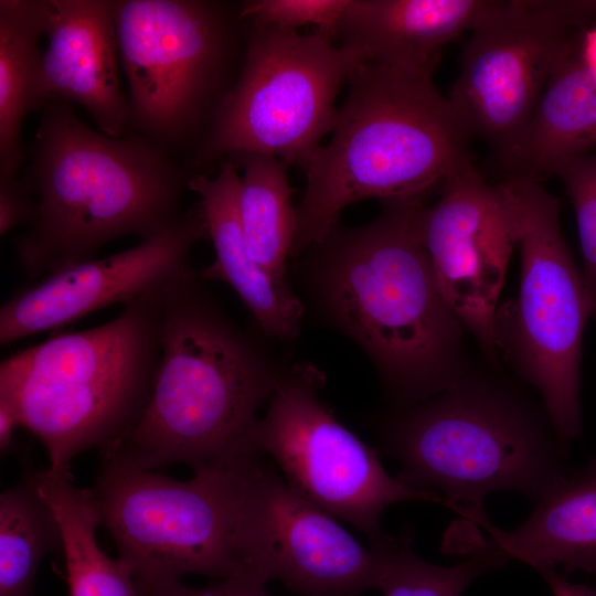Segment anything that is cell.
I'll return each instance as SVG.
<instances>
[{
  "instance_id": "603a6c76",
  "label": "cell",
  "mask_w": 596,
  "mask_h": 596,
  "mask_svg": "<svg viewBox=\"0 0 596 596\" xmlns=\"http://www.w3.org/2000/svg\"><path fill=\"white\" fill-rule=\"evenodd\" d=\"M238 170L240 219L247 249L255 263L284 292L294 294L287 263L297 228L288 164L263 153L232 157Z\"/></svg>"
},
{
  "instance_id": "f546056e",
  "label": "cell",
  "mask_w": 596,
  "mask_h": 596,
  "mask_svg": "<svg viewBox=\"0 0 596 596\" xmlns=\"http://www.w3.org/2000/svg\"><path fill=\"white\" fill-rule=\"evenodd\" d=\"M549 586L553 596H596V587L571 582L558 571H543L539 573Z\"/></svg>"
},
{
  "instance_id": "2e32d148",
  "label": "cell",
  "mask_w": 596,
  "mask_h": 596,
  "mask_svg": "<svg viewBox=\"0 0 596 596\" xmlns=\"http://www.w3.org/2000/svg\"><path fill=\"white\" fill-rule=\"evenodd\" d=\"M47 44L38 85L40 109L51 102L84 107L98 129L124 137L129 102L118 77L113 1L43 0Z\"/></svg>"
},
{
  "instance_id": "7402d4cb",
  "label": "cell",
  "mask_w": 596,
  "mask_h": 596,
  "mask_svg": "<svg viewBox=\"0 0 596 596\" xmlns=\"http://www.w3.org/2000/svg\"><path fill=\"white\" fill-rule=\"evenodd\" d=\"M32 475L60 528L70 596H138L127 563L110 558L97 543L100 521L91 490L76 487L71 473L43 469Z\"/></svg>"
},
{
  "instance_id": "ba28073f",
  "label": "cell",
  "mask_w": 596,
  "mask_h": 596,
  "mask_svg": "<svg viewBox=\"0 0 596 596\" xmlns=\"http://www.w3.org/2000/svg\"><path fill=\"white\" fill-rule=\"evenodd\" d=\"M500 185L521 274L518 296L497 311L498 353L540 396L567 453L583 432L581 366L592 304L561 228L558 199L533 179L505 178Z\"/></svg>"
},
{
  "instance_id": "d4e9b609",
  "label": "cell",
  "mask_w": 596,
  "mask_h": 596,
  "mask_svg": "<svg viewBox=\"0 0 596 596\" xmlns=\"http://www.w3.org/2000/svg\"><path fill=\"white\" fill-rule=\"evenodd\" d=\"M412 541L413 529L396 536L377 588L383 596H461L478 577L509 562L485 540L454 565H438L419 557Z\"/></svg>"
},
{
  "instance_id": "8fae6325",
  "label": "cell",
  "mask_w": 596,
  "mask_h": 596,
  "mask_svg": "<svg viewBox=\"0 0 596 596\" xmlns=\"http://www.w3.org/2000/svg\"><path fill=\"white\" fill-rule=\"evenodd\" d=\"M326 375L311 362L289 363L257 421L252 444L278 466L304 498L379 545L391 534L381 526L392 504L448 502L433 490L413 488L384 469L379 449L340 424L320 400Z\"/></svg>"
},
{
  "instance_id": "8992f818",
  "label": "cell",
  "mask_w": 596,
  "mask_h": 596,
  "mask_svg": "<svg viewBox=\"0 0 596 596\" xmlns=\"http://www.w3.org/2000/svg\"><path fill=\"white\" fill-rule=\"evenodd\" d=\"M164 286L124 304L104 324L1 361L0 402L42 441L50 471L71 473L77 455L107 449L137 423L161 358Z\"/></svg>"
},
{
  "instance_id": "7a4b0ae2",
  "label": "cell",
  "mask_w": 596,
  "mask_h": 596,
  "mask_svg": "<svg viewBox=\"0 0 596 596\" xmlns=\"http://www.w3.org/2000/svg\"><path fill=\"white\" fill-rule=\"evenodd\" d=\"M205 283L192 267L163 287L151 394L132 428L100 451L103 462L199 471L259 454L252 433L289 363L236 323Z\"/></svg>"
},
{
  "instance_id": "7c38bea8",
  "label": "cell",
  "mask_w": 596,
  "mask_h": 596,
  "mask_svg": "<svg viewBox=\"0 0 596 596\" xmlns=\"http://www.w3.org/2000/svg\"><path fill=\"white\" fill-rule=\"evenodd\" d=\"M581 31L565 0H494L470 32L446 96L470 139L488 142L499 158L526 126Z\"/></svg>"
},
{
  "instance_id": "30bf717a",
  "label": "cell",
  "mask_w": 596,
  "mask_h": 596,
  "mask_svg": "<svg viewBox=\"0 0 596 596\" xmlns=\"http://www.w3.org/2000/svg\"><path fill=\"white\" fill-rule=\"evenodd\" d=\"M130 123L148 140L180 141L207 130L235 83L240 7L203 0L113 1ZM150 141V140H149Z\"/></svg>"
},
{
  "instance_id": "3957f363",
  "label": "cell",
  "mask_w": 596,
  "mask_h": 596,
  "mask_svg": "<svg viewBox=\"0 0 596 596\" xmlns=\"http://www.w3.org/2000/svg\"><path fill=\"white\" fill-rule=\"evenodd\" d=\"M42 109L32 160L19 179L30 215L14 253L26 277L36 281L93 259L118 237L149 240L183 217L181 199L191 177L158 146L95 131L65 100Z\"/></svg>"
},
{
  "instance_id": "9c48e42d",
  "label": "cell",
  "mask_w": 596,
  "mask_h": 596,
  "mask_svg": "<svg viewBox=\"0 0 596 596\" xmlns=\"http://www.w3.org/2000/svg\"><path fill=\"white\" fill-rule=\"evenodd\" d=\"M359 63L324 33L247 22L240 74L193 164L263 153L304 169L331 132L337 95Z\"/></svg>"
},
{
  "instance_id": "6da1fadb",
  "label": "cell",
  "mask_w": 596,
  "mask_h": 596,
  "mask_svg": "<svg viewBox=\"0 0 596 596\" xmlns=\"http://www.w3.org/2000/svg\"><path fill=\"white\" fill-rule=\"evenodd\" d=\"M425 199L382 201L369 223H338L297 257L311 311L365 353L391 406L447 389L471 363L423 243Z\"/></svg>"
},
{
  "instance_id": "52a82bcc",
  "label": "cell",
  "mask_w": 596,
  "mask_h": 596,
  "mask_svg": "<svg viewBox=\"0 0 596 596\" xmlns=\"http://www.w3.org/2000/svg\"><path fill=\"white\" fill-rule=\"evenodd\" d=\"M255 457L194 471L185 481L103 462L92 500L135 582L195 574L268 584L249 517L247 472Z\"/></svg>"
},
{
  "instance_id": "44dd1931",
  "label": "cell",
  "mask_w": 596,
  "mask_h": 596,
  "mask_svg": "<svg viewBox=\"0 0 596 596\" xmlns=\"http://www.w3.org/2000/svg\"><path fill=\"white\" fill-rule=\"evenodd\" d=\"M45 34L43 0L0 1V183L18 179L25 116L40 109L38 85Z\"/></svg>"
},
{
  "instance_id": "4fadbf2b",
  "label": "cell",
  "mask_w": 596,
  "mask_h": 596,
  "mask_svg": "<svg viewBox=\"0 0 596 596\" xmlns=\"http://www.w3.org/2000/svg\"><path fill=\"white\" fill-rule=\"evenodd\" d=\"M422 237L438 286L485 360L501 368L496 316L515 236L500 183L489 184L467 162L426 205Z\"/></svg>"
},
{
  "instance_id": "5b68a950",
  "label": "cell",
  "mask_w": 596,
  "mask_h": 596,
  "mask_svg": "<svg viewBox=\"0 0 596 596\" xmlns=\"http://www.w3.org/2000/svg\"><path fill=\"white\" fill-rule=\"evenodd\" d=\"M433 70L360 62L337 108L331 138L304 168L290 257H299L364 200L427 196L470 161L471 140Z\"/></svg>"
},
{
  "instance_id": "277c9868",
  "label": "cell",
  "mask_w": 596,
  "mask_h": 596,
  "mask_svg": "<svg viewBox=\"0 0 596 596\" xmlns=\"http://www.w3.org/2000/svg\"><path fill=\"white\" fill-rule=\"evenodd\" d=\"M377 437L401 481L440 490L449 509L476 524L489 494L513 491L535 504L567 473L540 396L487 361L425 400L391 406Z\"/></svg>"
},
{
  "instance_id": "5bb4252c",
  "label": "cell",
  "mask_w": 596,
  "mask_h": 596,
  "mask_svg": "<svg viewBox=\"0 0 596 596\" xmlns=\"http://www.w3.org/2000/svg\"><path fill=\"white\" fill-rule=\"evenodd\" d=\"M266 456L252 462L248 503L263 562L298 596H359L379 588L396 536L364 546L333 515L300 496Z\"/></svg>"
},
{
  "instance_id": "cb8c5ba5",
  "label": "cell",
  "mask_w": 596,
  "mask_h": 596,
  "mask_svg": "<svg viewBox=\"0 0 596 596\" xmlns=\"http://www.w3.org/2000/svg\"><path fill=\"white\" fill-rule=\"evenodd\" d=\"M61 547L57 521L31 472L0 496V596H33L43 557Z\"/></svg>"
},
{
  "instance_id": "ac0fdd59",
  "label": "cell",
  "mask_w": 596,
  "mask_h": 596,
  "mask_svg": "<svg viewBox=\"0 0 596 596\" xmlns=\"http://www.w3.org/2000/svg\"><path fill=\"white\" fill-rule=\"evenodd\" d=\"M238 167L226 158L210 178L194 174L188 190L199 196L209 240L215 252L213 263L198 270L204 281L230 285L254 317L260 332L281 343L300 332L305 306L295 294L284 292L252 258L240 219Z\"/></svg>"
},
{
  "instance_id": "1f68e13d",
  "label": "cell",
  "mask_w": 596,
  "mask_h": 596,
  "mask_svg": "<svg viewBox=\"0 0 596 596\" xmlns=\"http://www.w3.org/2000/svg\"><path fill=\"white\" fill-rule=\"evenodd\" d=\"M578 50L583 63L596 78V25L579 32Z\"/></svg>"
},
{
  "instance_id": "ffe728a7",
  "label": "cell",
  "mask_w": 596,
  "mask_h": 596,
  "mask_svg": "<svg viewBox=\"0 0 596 596\" xmlns=\"http://www.w3.org/2000/svg\"><path fill=\"white\" fill-rule=\"evenodd\" d=\"M578 35L552 72L526 126L499 157L507 178L541 181L596 148V78L581 58Z\"/></svg>"
},
{
  "instance_id": "e0dca14e",
  "label": "cell",
  "mask_w": 596,
  "mask_h": 596,
  "mask_svg": "<svg viewBox=\"0 0 596 596\" xmlns=\"http://www.w3.org/2000/svg\"><path fill=\"white\" fill-rule=\"evenodd\" d=\"M494 0H351L337 31L360 62L434 68L446 44L471 32Z\"/></svg>"
},
{
  "instance_id": "4316f807",
  "label": "cell",
  "mask_w": 596,
  "mask_h": 596,
  "mask_svg": "<svg viewBox=\"0 0 596 596\" xmlns=\"http://www.w3.org/2000/svg\"><path fill=\"white\" fill-rule=\"evenodd\" d=\"M351 0H251L240 6V15L258 26L297 31L312 25L336 41L339 24Z\"/></svg>"
},
{
  "instance_id": "484cf974",
  "label": "cell",
  "mask_w": 596,
  "mask_h": 596,
  "mask_svg": "<svg viewBox=\"0 0 596 596\" xmlns=\"http://www.w3.org/2000/svg\"><path fill=\"white\" fill-rule=\"evenodd\" d=\"M554 175L564 184L575 212L583 257L581 272L596 318V155L572 159Z\"/></svg>"
},
{
  "instance_id": "4dcf8cb0",
  "label": "cell",
  "mask_w": 596,
  "mask_h": 596,
  "mask_svg": "<svg viewBox=\"0 0 596 596\" xmlns=\"http://www.w3.org/2000/svg\"><path fill=\"white\" fill-rule=\"evenodd\" d=\"M20 423L14 412L4 403L0 402V450L7 454L12 449L15 428Z\"/></svg>"
},
{
  "instance_id": "9a60e30c",
  "label": "cell",
  "mask_w": 596,
  "mask_h": 596,
  "mask_svg": "<svg viewBox=\"0 0 596 596\" xmlns=\"http://www.w3.org/2000/svg\"><path fill=\"white\" fill-rule=\"evenodd\" d=\"M209 238L199 201L177 223L140 244L84 260L19 289L0 309V343L61 328L115 304L150 294L192 268L194 245Z\"/></svg>"
},
{
  "instance_id": "d6986e66",
  "label": "cell",
  "mask_w": 596,
  "mask_h": 596,
  "mask_svg": "<svg viewBox=\"0 0 596 596\" xmlns=\"http://www.w3.org/2000/svg\"><path fill=\"white\" fill-rule=\"evenodd\" d=\"M479 526L509 560L538 573L582 571L596 576V459L562 477L515 529L501 530L488 518Z\"/></svg>"
},
{
  "instance_id": "83f0119b",
  "label": "cell",
  "mask_w": 596,
  "mask_h": 596,
  "mask_svg": "<svg viewBox=\"0 0 596 596\" xmlns=\"http://www.w3.org/2000/svg\"><path fill=\"white\" fill-rule=\"evenodd\" d=\"M135 585L138 596H275L268 592L267 584L244 578L211 581L200 588L189 587L181 579L135 582Z\"/></svg>"
},
{
  "instance_id": "f1b7e54d",
  "label": "cell",
  "mask_w": 596,
  "mask_h": 596,
  "mask_svg": "<svg viewBox=\"0 0 596 596\" xmlns=\"http://www.w3.org/2000/svg\"><path fill=\"white\" fill-rule=\"evenodd\" d=\"M30 215V202L20 180L0 183V234L23 227Z\"/></svg>"
}]
</instances>
